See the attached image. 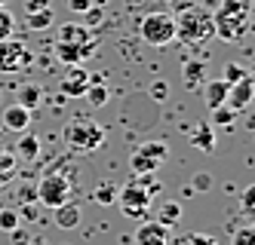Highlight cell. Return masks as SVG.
Wrapping results in <instances>:
<instances>
[{
  "mask_svg": "<svg viewBox=\"0 0 255 245\" xmlns=\"http://www.w3.org/2000/svg\"><path fill=\"white\" fill-rule=\"evenodd\" d=\"M0 6H3V0H0Z\"/></svg>",
  "mask_w": 255,
  "mask_h": 245,
  "instance_id": "obj_39",
  "label": "cell"
},
{
  "mask_svg": "<svg viewBox=\"0 0 255 245\" xmlns=\"http://www.w3.org/2000/svg\"><path fill=\"white\" fill-rule=\"evenodd\" d=\"M15 163H19V160H15V154H3V150H0V172H3L6 178L15 175Z\"/></svg>",
  "mask_w": 255,
  "mask_h": 245,
  "instance_id": "obj_30",
  "label": "cell"
},
{
  "mask_svg": "<svg viewBox=\"0 0 255 245\" xmlns=\"http://www.w3.org/2000/svg\"><path fill=\"white\" fill-rule=\"evenodd\" d=\"M212 126H218V129H231L234 123H237V114L228 107V104H222V107H215L212 110V120H209Z\"/></svg>",
  "mask_w": 255,
  "mask_h": 245,
  "instance_id": "obj_24",
  "label": "cell"
},
{
  "mask_svg": "<svg viewBox=\"0 0 255 245\" xmlns=\"http://www.w3.org/2000/svg\"><path fill=\"white\" fill-rule=\"evenodd\" d=\"M166 157H169L166 141H144L141 147L132 150L129 168H132V175H154L157 168L166 163Z\"/></svg>",
  "mask_w": 255,
  "mask_h": 245,
  "instance_id": "obj_6",
  "label": "cell"
},
{
  "mask_svg": "<svg viewBox=\"0 0 255 245\" xmlns=\"http://www.w3.org/2000/svg\"><path fill=\"white\" fill-rule=\"evenodd\" d=\"M12 31H15V15L0 6V40H9Z\"/></svg>",
  "mask_w": 255,
  "mask_h": 245,
  "instance_id": "obj_27",
  "label": "cell"
},
{
  "mask_svg": "<svg viewBox=\"0 0 255 245\" xmlns=\"http://www.w3.org/2000/svg\"><path fill=\"white\" fill-rule=\"evenodd\" d=\"M240 212L246 218H252V212H255V187H246V190H243V196H240Z\"/></svg>",
  "mask_w": 255,
  "mask_h": 245,
  "instance_id": "obj_29",
  "label": "cell"
},
{
  "mask_svg": "<svg viewBox=\"0 0 255 245\" xmlns=\"http://www.w3.org/2000/svg\"><path fill=\"white\" fill-rule=\"evenodd\" d=\"M191 184H194L197 193H203V190H209V187H212V175H209V172H197Z\"/></svg>",
  "mask_w": 255,
  "mask_h": 245,
  "instance_id": "obj_32",
  "label": "cell"
},
{
  "mask_svg": "<svg viewBox=\"0 0 255 245\" xmlns=\"http://www.w3.org/2000/svg\"><path fill=\"white\" fill-rule=\"evenodd\" d=\"M234 245H255V230L252 227H240L234 233Z\"/></svg>",
  "mask_w": 255,
  "mask_h": 245,
  "instance_id": "obj_31",
  "label": "cell"
},
{
  "mask_svg": "<svg viewBox=\"0 0 255 245\" xmlns=\"http://www.w3.org/2000/svg\"><path fill=\"white\" fill-rule=\"evenodd\" d=\"M191 144L203 154H212L215 150V126L212 123H197L194 132H191Z\"/></svg>",
  "mask_w": 255,
  "mask_h": 245,
  "instance_id": "obj_15",
  "label": "cell"
},
{
  "mask_svg": "<svg viewBox=\"0 0 255 245\" xmlns=\"http://www.w3.org/2000/svg\"><path fill=\"white\" fill-rule=\"evenodd\" d=\"M52 22H56L52 9H40V12H31V15H28V28H31V31H46Z\"/></svg>",
  "mask_w": 255,
  "mask_h": 245,
  "instance_id": "obj_25",
  "label": "cell"
},
{
  "mask_svg": "<svg viewBox=\"0 0 255 245\" xmlns=\"http://www.w3.org/2000/svg\"><path fill=\"white\" fill-rule=\"evenodd\" d=\"M6 181H9V178H6V175H3V172H0V187H3V184H6Z\"/></svg>",
  "mask_w": 255,
  "mask_h": 245,
  "instance_id": "obj_38",
  "label": "cell"
},
{
  "mask_svg": "<svg viewBox=\"0 0 255 245\" xmlns=\"http://www.w3.org/2000/svg\"><path fill=\"white\" fill-rule=\"evenodd\" d=\"M252 95H255V77H252V74H246L240 83H234L228 89V101L225 104L234 110V114H240V110H246L252 104Z\"/></svg>",
  "mask_w": 255,
  "mask_h": 245,
  "instance_id": "obj_10",
  "label": "cell"
},
{
  "mask_svg": "<svg viewBox=\"0 0 255 245\" xmlns=\"http://www.w3.org/2000/svg\"><path fill=\"white\" fill-rule=\"evenodd\" d=\"M102 18H105V9L93 3V6H89V9L83 12V28H89V31H93L96 25H102Z\"/></svg>",
  "mask_w": 255,
  "mask_h": 245,
  "instance_id": "obj_28",
  "label": "cell"
},
{
  "mask_svg": "<svg viewBox=\"0 0 255 245\" xmlns=\"http://www.w3.org/2000/svg\"><path fill=\"white\" fill-rule=\"evenodd\" d=\"M59 40L62 43H86V40H93V31L77 25V22H65L59 28Z\"/></svg>",
  "mask_w": 255,
  "mask_h": 245,
  "instance_id": "obj_16",
  "label": "cell"
},
{
  "mask_svg": "<svg viewBox=\"0 0 255 245\" xmlns=\"http://www.w3.org/2000/svg\"><path fill=\"white\" fill-rule=\"evenodd\" d=\"M0 150H3V147H0Z\"/></svg>",
  "mask_w": 255,
  "mask_h": 245,
  "instance_id": "obj_40",
  "label": "cell"
},
{
  "mask_svg": "<svg viewBox=\"0 0 255 245\" xmlns=\"http://www.w3.org/2000/svg\"><path fill=\"white\" fill-rule=\"evenodd\" d=\"M175 18V40L188 43V46H200L206 43L209 37H215V28H212V12H206L203 6H185L178 9Z\"/></svg>",
  "mask_w": 255,
  "mask_h": 245,
  "instance_id": "obj_3",
  "label": "cell"
},
{
  "mask_svg": "<svg viewBox=\"0 0 255 245\" xmlns=\"http://www.w3.org/2000/svg\"><path fill=\"white\" fill-rule=\"evenodd\" d=\"M166 95H169V83H166V80H157V83L151 86V98H154V101H166Z\"/></svg>",
  "mask_w": 255,
  "mask_h": 245,
  "instance_id": "obj_33",
  "label": "cell"
},
{
  "mask_svg": "<svg viewBox=\"0 0 255 245\" xmlns=\"http://www.w3.org/2000/svg\"><path fill=\"white\" fill-rule=\"evenodd\" d=\"M105 138H108L105 126L89 120V117H77L65 126V141H68V147H74L77 154H93V150H99L105 144Z\"/></svg>",
  "mask_w": 255,
  "mask_h": 245,
  "instance_id": "obj_4",
  "label": "cell"
},
{
  "mask_svg": "<svg viewBox=\"0 0 255 245\" xmlns=\"http://www.w3.org/2000/svg\"><path fill=\"white\" fill-rule=\"evenodd\" d=\"M185 77H188V86H191V89H200V86L206 83V62H203V59L188 62V65H185Z\"/></svg>",
  "mask_w": 255,
  "mask_h": 245,
  "instance_id": "obj_20",
  "label": "cell"
},
{
  "mask_svg": "<svg viewBox=\"0 0 255 245\" xmlns=\"http://www.w3.org/2000/svg\"><path fill=\"white\" fill-rule=\"evenodd\" d=\"M89 6H93V0H68V9L71 12H86Z\"/></svg>",
  "mask_w": 255,
  "mask_h": 245,
  "instance_id": "obj_37",
  "label": "cell"
},
{
  "mask_svg": "<svg viewBox=\"0 0 255 245\" xmlns=\"http://www.w3.org/2000/svg\"><path fill=\"white\" fill-rule=\"evenodd\" d=\"M80 221H83V212H80V205L71 202V199L52 209V224H56V227H62V230H74Z\"/></svg>",
  "mask_w": 255,
  "mask_h": 245,
  "instance_id": "obj_12",
  "label": "cell"
},
{
  "mask_svg": "<svg viewBox=\"0 0 255 245\" xmlns=\"http://www.w3.org/2000/svg\"><path fill=\"white\" fill-rule=\"evenodd\" d=\"M181 221V202H163L160 212H157V224L163 227H172V224Z\"/></svg>",
  "mask_w": 255,
  "mask_h": 245,
  "instance_id": "obj_22",
  "label": "cell"
},
{
  "mask_svg": "<svg viewBox=\"0 0 255 245\" xmlns=\"http://www.w3.org/2000/svg\"><path fill=\"white\" fill-rule=\"evenodd\" d=\"M31 62H34V52L28 49V43L15 40V37L0 40V74H19L31 68Z\"/></svg>",
  "mask_w": 255,
  "mask_h": 245,
  "instance_id": "obj_8",
  "label": "cell"
},
{
  "mask_svg": "<svg viewBox=\"0 0 255 245\" xmlns=\"http://www.w3.org/2000/svg\"><path fill=\"white\" fill-rule=\"evenodd\" d=\"M40 9H49V0H25V12H40Z\"/></svg>",
  "mask_w": 255,
  "mask_h": 245,
  "instance_id": "obj_36",
  "label": "cell"
},
{
  "mask_svg": "<svg viewBox=\"0 0 255 245\" xmlns=\"http://www.w3.org/2000/svg\"><path fill=\"white\" fill-rule=\"evenodd\" d=\"M28 126H31V110H25L22 104H9L6 110H3V129L6 132H28Z\"/></svg>",
  "mask_w": 255,
  "mask_h": 245,
  "instance_id": "obj_13",
  "label": "cell"
},
{
  "mask_svg": "<svg viewBox=\"0 0 255 245\" xmlns=\"http://www.w3.org/2000/svg\"><path fill=\"white\" fill-rule=\"evenodd\" d=\"M135 245H169V227L157 221H144L135 230Z\"/></svg>",
  "mask_w": 255,
  "mask_h": 245,
  "instance_id": "obj_11",
  "label": "cell"
},
{
  "mask_svg": "<svg viewBox=\"0 0 255 245\" xmlns=\"http://www.w3.org/2000/svg\"><path fill=\"white\" fill-rule=\"evenodd\" d=\"M138 34H141V40L154 49L169 46L175 40V18L169 12H148L138 22Z\"/></svg>",
  "mask_w": 255,
  "mask_h": 245,
  "instance_id": "obj_5",
  "label": "cell"
},
{
  "mask_svg": "<svg viewBox=\"0 0 255 245\" xmlns=\"http://www.w3.org/2000/svg\"><path fill=\"white\" fill-rule=\"evenodd\" d=\"M222 74H225V77H222V80H225L228 86H234V83H240V80L246 77V74H249V68H243V65H237V62H228Z\"/></svg>",
  "mask_w": 255,
  "mask_h": 245,
  "instance_id": "obj_26",
  "label": "cell"
},
{
  "mask_svg": "<svg viewBox=\"0 0 255 245\" xmlns=\"http://www.w3.org/2000/svg\"><path fill=\"white\" fill-rule=\"evenodd\" d=\"M89 83H93V74H89L86 68H80V65H68V74L62 77V95L65 98H80L83 92L89 89Z\"/></svg>",
  "mask_w": 255,
  "mask_h": 245,
  "instance_id": "obj_9",
  "label": "cell"
},
{
  "mask_svg": "<svg viewBox=\"0 0 255 245\" xmlns=\"http://www.w3.org/2000/svg\"><path fill=\"white\" fill-rule=\"evenodd\" d=\"M71 196V178L65 172H46L37 184V202L46 209H56V205L68 202Z\"/></svg>",
  "mask_w": 255,
  "mask_h": 245,
  "instance_id": "obj_7",
  "label": "cell"
},
{
  "mask_svg": "<svg viewBox=\"0 0 255 245\" xmlns=\"http://www.w3.org/2000/svg\"><path fill=\"white\" fill-rule=\"evenodd\" d=\"M15 104H22L25 110H34L40 101H43V89L40 86H34V83H25V86H19V92H15Z\"/></svg>",
  "mask_w": 255,
  "mask_h": 245,
  "instance_id": "obj_19",
  "label": "cell"
},
{
  "mask_svg": "<svg viewBox=\"0 0 255 245\" xmlns=\"http://www.w3.org/2000/svg\"><path fill=\"white\" fill-rule=\"evenodd\" d=\"M160 190V184L154 181V175H132L129 184H123L117 190V202H120V212L126 218H135L141 221L148 215V205L154 199V193Z\"/></svg>",
  "mask_w": 255,
  "mask_h": 245,
  "instance_id": "obj_2",
  "label": "cell"
},
{
  "mask_svg": "<svg viewBox=\"0 0 255 245\" xmlns=\"http://www.w3.org/2000/svg\"><path fill=\"white\" fill-rule=\"evenodd\" d=\"M215 37L225 43H240L252 28V0H222L212 12Z\"/></svg>",
  "mask_w": 255,
  "mask_h": 245,
  "instance_id": "obj_1",
  "label": "cell"
},
{
  "mask_svg": "<svg viewBox=\"0 0 255 245\" xmlns=\"http://www.w3.org/2000/svg\"><path fill=\"white\" fill-rule=\"evenodd\" d=\"M188 245H218V239L209 236V233H191L188 236Z\"/></svg>",
  "mask_w": 255,
  "mask_h": 245,
  "instance_id": "obj_35",
  "label": "cell"
},
{
  "mask_svg": "<svg viewBox=\"0 0 255 245\" xmlns=\"http://www.w3.org/2000/svg\"><path fill=\"white\" fill-rule=\"evenodd\" d=\"M83 98L89 101V107H105L108 98H111V92H108V86L102 80H96V83H89V89L83 92Z\"/></svg>",
  "mask_w": 255,
  "mask_h": 245,
  "instance_id": "obj_21",
  "label": "cell"
},
{
  "mask_svg": "<svg viewBox=\"0 0 255 245\" xmlns=\"http://www.w3.org/2000/svg\"><path fill=\"white\" fill-rule=\"evenodd\" d=\"M89 43V40H86ZM56 59L62 65H80L83 62V43H56Z\"/></svg>",
  "mask_w": 255,
  "mask_h": 245,
  "instance_id": "obj_18",
  "label": "cell"
},
{
  "mask_svg": "<svg viewBox=\"0 0 255 245\" xmlns=\"http://www.w3.org/2000/svg\"><path fill=\"white\" fill-rule=\"evenodd\" d=\"M19 227V215L15 212H0V230H15Z\"/></svg>",
  "mask_w": 255,
  "mask_h": 245,
  "instance_id": "obj_34",
  "label": "cell"
},
{
  "mask_svg": "<svg viewBox=\"0 0 255 245\" xmlns=\"http://www.w3.org/2000/svg\"><path fill=\"white\" fill-rule=\"evenodd\" d=\"M117 190H120V187L117 184H111V181H102L99 187H96V193H93V199L99 202V205H111V202H117Z\"/></svg>",
  "mask_w": 255,
  "mask_h": 245,
  "instance_id": "obj_23",
  "label": "cell"
},
{
  "mask_svg": "<svg viewBox=\"0 0 255 245\" xmlns=\"http://www.w3.org/2000/svg\"><path fill=\"white\" fill-rule=\"evenodd\" d=\"M40 154V141L37 135H28V132H22L19 144H15V160H25V163H34Z\"/></svg>",
  "mask_w": 255,
  "mask_h": 245,
  "instance_id": "obj_17",
  "label": "cell"
},
{
  "mask_svg": "<svg viewBox=\"0 0 255 245\" xmlns=\"http://www.w3.org/2000/svg\"><path fill=\"white\" fill-rule=\"evenodd\" d=\"M200 89H203V101H206V107L215 110V107H222V104L228 101V89H231V86H228L225 80H206Z\"/></svg>",
  "mask_w": 255,
  "mask_h": 245,
  "instance_id": "obj_14",
  "label": "cell"
}]
</instances>
